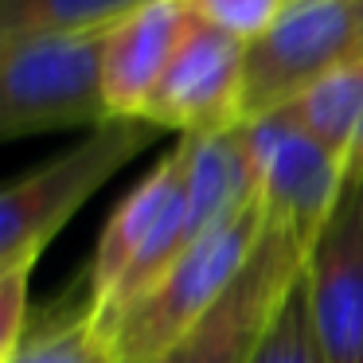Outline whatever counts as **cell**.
<instances>
[{
    "label": "cell",
    "instance_id": "1",
    "mask_svg": "<svg viewBox=\"0 0 363 363\" xmlns=\"http://www.w3.org/2000/svg\"><path fill=\"white\" fill-rule=\"evenodd\" d=\"M191 246L184 199V149L157 160L149 176L113 207L86 266V297L98 328L113 324L149 285H157Z\"/></svg>",
    "mask_w": 363,
    "mask_h": 363
},
{
    "label": "cell",
    "instance_id": "2",
    "mask_svg": "<svg viewBox=\"0 0 363 363\" xmlns=\"http://www.w3.org/2000/svg\"><path fill=\"white\" fill-rule=\"evenodd\" d=\"M262 230H266V207L254 203L250 211L199 235L157 285H149L118 320L102 328L113 347V359L118 363L164 359L176 340L196 320H203L215 301L227 293V285L242 274Z\"/></svg>",
    "mask_w": 363,
    "mask_h": 363
},
{
    "label": "cell",
    "instance_id": "3",
    "mask_svg": "<svg viewBox=\"0 0 363 363\" xmlns=\"http://www.w3.org/2000/svg\"><path fill=\"white\" fill-rule=\"evenodd\" d=\"M152 133L157 129L137 118L106 121L32 172L0 184V266L40 262L43 246L74 219V211L137 152L149 149Z\"/></svg>",
    "mask_w": 363,
    "mask_h": 363
},
{
    "label": "cell",
    "instance_id": "4",
    "mask_svg": "<svg viewBox=\"0 0 363 363\" xmlns=\"http://www.w3.org/2000/svg\"><path fill=\"white\" fill-rule=\"evenodd\" d=\"M352 63H363V0H289L285 16L246 48L242 125Z\"/></svg>",
    "mask_w": 363,
    "mask_h": 363
},
{
    "label": "cell",
    "instance_id": "5",
    "mask_svg": "<svg viewBox=\"0 0 363 363\" xmlns=\"http://www.w3.org/2000/svg\"><path fill=\"white\" fill-rule=\"evenodd\" d=\"M102 35L0 48V145L74 125H106Z\"/></svg>",
    "mask_w": 363,
    "mask_h": 363
},
{
    "label": "cell",
    "instance_id": "6",
    "mask_svg": "<svg viewBox=\"0 0 363 363\" xmlns=\"http://www.w3.org/2000/svg\"><path fill=\"white\" fill-rule=\"evenodd\" d=\"M246 145L266 223L313 246L352 184V168L281 110L246 121Z\"/></svg>",
    "mask_w": 363,
    "mask_h": 363
},
{
    "label": "cell",
    "instance_id": "7",
    "mask_svg": "<svg viewBox=\"0 0 363 363\" xmlns=\"http://www.w3.org/2000/svg\"><path fill=\"white\" fill-rule=\"evenodd\" d=\"M305 254L308 246L266 223L242 274L227 285L211 313L191 324L172 344V352L157 363H250L281 301L297 285Z\"/></svg>",
    "mask_w": 363,
    "mask_h": 363
},
{
    "label": "cell",
    "instance_id": "8",
    "mask_svg": "<svg viewBox=\"0 0 363 363\" xmlns=\"http://www.w3.org/2000/svg\"><path fill=\"white\" fill-rule=\"evenodd\" d=\"M242 79L246 43L191 12L180 48L160 86L152 90L141 121L152 129H176L180 137L242 125Z\"/></svg>",
    "mask_w": 363,
    "mask_h": 363
},
{
    "label": "cell",
    "instance_id": "9",
    "mask_svg": "<svg viewBox=\"0 0 363 363\" xmlns=\"http://www.w3.org/2000/svg\"><path fill=\"white\" fill-rule=\"evenodd\" d=\"M301 281L324 363H363V176L308 246Z\"/></svg>",
    "mask_w": 363,
    "mask_h": 363
},
{
    "label": "cell",
    "instance_id": "10",
    "mask_svg": "<svg viewBox=\"0 0 363 363\" xmlns=\"http://www.w3.org/2000/svg\"><path fill=\"white\" fill-rule=\"evenodd\" d=\"M188 0H145L102 35V102L110 121H141L152 90L160 86L184 28Z\"/></svg>",
    "mask_w": 363,
    "mask_h": 363
},
{
    "label": "cell",
    "instance_id": "11",
    "mask_svg": "<svg viewBox=\"0 0 363 363\" xmlns=\"http://www.w3.org/2000/svg\"><path fill=\"white\" fill-rule=\"evenodd\" d=\"M180 149H184V199H188L191 242L199 235H207L211 227L262 203L250 145H246V125L188 133L180 137Z\"/></svg>",
    "mask_w": 363,
    "mask_h": 363
},
{
    "label": "cell",
    "instance_id": "12",
    "mask_svg": "<svg viewBox=\"0 0 363 363\" xmlns=\"http://www.w3.org/2000/svg\"><path fill=\"white\" fill-rule=\"evenodd\" d=\"M281 113H289L305 133L336 152L352 176H363V63L313 82Z\"/></svg>",
    "mask_w": 363,
    "mask_h": 363
},
{
    "label": "cell",
    "instance_id": "13",
    "mask_svg": "<svg viewBox=\"0 0 363 363\" xmlns=\"http://www.w3.org/2000/svg\"><path fill=\"white\" fill-rule=\"evenodd\" d=\"M145 0H0V48L98 35Z\"/></svg>",
    "mask_w": 363,
    "mask_h": 363
},
{
    "label": "cell",
    "instance_id": "14",
    "mask_svg": "<svg viewBox=\"0 0 363 363\" xmlns=\"http://www.w3.org/2000/svg\"><path fill=\"white\" fill-rule=\"evenodd\" d=\"M9 363H118L106 332L98 328L86 301H59L55 308L40 316V324H28L16 355Z\"/></svg>",
    "mask_w": 363,
    "mask_h": 363
},
{
    "label": "cell",
    "instance_id": "15",
    "mask_svg": "<svg viewBox=\"0 0 363 363\" xmlns=\"http://www.w3.org/2000/svg\"><path fill=\"white\" fill-rule=\"evenodd\" d=\"M305 274V269H301ZM250 363H324V352L316 344L313 332V316H308V297H305V281L297 277V285L289 289V297L281 301L274 324L266 328L258 352Z\"/></svg>",
    "mask_w": 363,
    "mask_h": 363
},
{
    "label": "cell",
    "instance_id": "16",
    "mask_svg": "<svg viewBox=\"0 0 363 363\" xmlns=\"http://www.w3.org/2000/svg\"><path fill=\"white\" fill-rule=\"evenodd\" d=\"M191 12L211 28L235 35L238 43H258L277 20L285 16L289 0H188Z\"/></svg>",
    "mask_w": 363,
    "mask_h": 363
},
{
    "label": "cell",
    "instance_id": "17",
    "mask_svg": "<svg viewBox=\"0 0 363 363\" xmlns=\"http://www.w3.org/2000/svg\"><path fill=\"white\" fill-rule=\"evenodd\" d=\"M35 262L20 266H0V363L16 355L20 340L28 332V281H32Z\"/></svg>",
    "mask_w": 363,
    "mask_h": 363
}]
</instances>
